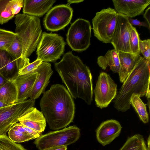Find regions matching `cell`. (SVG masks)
Returning a JSON list of instances; mask_svg holds the SVG:
<instances>
[{
	"instance_id": "6da1fadb",
	"label": "cell",
	"mask_w": 150,
	"mask_h": 150,
	"mask_svg": "<svg viewBox=\"0 0 150 150\" xmlns=\"http://www.w3.org/2000/svg\"><path fill=\"white\" fill-rule=\"evenodd\" d=\"M55 70L73 98H80L91 104L93 93V79L89 68L70 52L54 64Z\"/></svg>"
},
{
	"instance_id": "7a4b0ae2",
	"label": "cell",
	"mask_w": 150,
	"mask_h": 150,
	"mask_svg": "<svg viewBox=\"0 0 150 150\" xmlns=\"http://www.w3.org/2000/svg\"><path fill=\"white\" fill-rule=\"evenodd\" d=\"M40 105L51 129H62L73 122L75 104L73 98L63 85H52L43 93Z\"/></svg>"
},
{
	"instance_id": "3957f363",
	"label": "cell",
	"mask_w": 150,
	"mask_h": 150,
	"mask_svg": "<svg viewBox=\"0 0 150 150\" xmlns=\"http://www.w3.org/2000/svg\"><path fill=\"white\" fill-rule=\"evenodd\" d=\"M150 63L142 56L123 82L113 101L114 106L118 111L125 112L129 109L133 94L145 96L150 103Z\"/></svg>"
},
{
	"instance_id": "277c9868",
	"label": "cell",
	"mask_w": 150,
	"mask_h": 150,
	"mask_svg": "<svg viewBox=\"0 0 150 150\" xmlns=\"http://www.w3.org/2000/svg\"><path fill=\"white\" fill-rule=\"evenodd\" d=\"M14 23L15 33L22 44L21 59L24 62L35 50L41 38L40 19L36 16L19 13L16 16Z\"/></svg>"
},
{
	"instance_id": "5b68a950",
	"label": "cell",
	"mask_w": 150,
	"mask_h": 150,
	"mask_svg": "<svg viewBox=\"0 0 150 150\" xmlns=\"http://www.w3.org/2000/svg\"><path fill=\"white\" fill-rule=\"evenodd\" d=\"M80 136V129L74 125L41 135L34 143L38 150H46L56 146H67L75 142Z\"/></svg>"
},
{
	"instance_id": "8992f818",
	"label": "cell",
	"mask_w": 150,
	"mask_h": 150,
	"mask_svg": "<svg viewBox=\"0 0 150 150\" xmlns=\"http://www.w3.org/2000/svg\"><path fill=\"white\" fill-rule=\"evenodd\" d=\"M117 13L110 7L97 12L92 20L95 36L105 43H111L115 28Z\"/></svg>"
},
{
	"instance_id": "52a82bcc",
	"label": "cell",
	"mask_w": 150,
	"mask_h": 150,
	"mask_svg": "<svg viewBox=\"0 0 150 150\" xmlns=\"http://www.w3.org/2000/svg\"><path fill=\"white\" fill-rule=\"evenodd\" d=\"M66 45L61 36L43 32L37 46V59L47 62H55L63 54Z\"/></svg>"
},
{
	"instance_id": "ba28073f",
	"label": "cell",
	"mask_w": 150,
	"mask_h": 150,
	"mask_svg": "<svg viewBox=\"0 0 150 150\" xmlns=\"http://www.w3.org/2000/svg\"><path fill=\"white\" fill-rule=\"evenodd\" d=\"M91 26L88 20L78 18L71 25L67 35V41L72 50L83 51L91 44Z\"/></svg>"
},
{
	"instance_id": "9c48e42d",
	"label": "cell",
	"mask_w": 150,
	"mask_h": 150,
	"mask_svg": "<svg viewBox=\"0 0 150 150\" xmlns=\"http://www.w3.org/2000/svg\"><path fill=\"white\" fill-rule=\"evenodd\" d=\"M35 100L29 99L0 108V135L5 134L18 119L28 109L33 107Z\"/></svg>"
},
{
	"instance_id": "30bf717a",
	"label": "cell",
	"mask_w": 150,
	"mask_h": 150,
	"mask_svg": "<svg viewBox=\"0 0 150 150\" xmlns=\"http://www.w3.org/2000/svg\"><path fill=\"white\" fill-rule=\"evenodd\" d=\"M96 104L101 109L108 107L117 95V85L109 74L101 72L93 91Z\"/></svg>"
},
{
	"instance_id": "8fae6325",
	"label": "cell",
	"mask_w": 150,
	"mask_h": 150,
	"mask_svg": "<svg viewBox=\"0 0 150 150\" xmlns=\"http://www.w3.org/2000/svg\"><path fill=\"white\" fill-rule=\"evenodd\" d=\"M73 13L72 8L67 4L54 6L48 12L44 18L45 27L52 31L63 29L70 23Z\"/></svg>"
},
{
	"instance_id": "7c38bea8",
	"label": "cell",
	"mask_w": 150,
	"mask_h": 150,
	"mask_svg": "<svg viewBox=\"0 0 150 150\" xmlns=\"http://www.w3.org/2000/svg\"><path fill=\"white\" fill-rule=\"evenodd\" d=\"M132 26L129 21L128 17L117 13L115 27L111 42L117 53H131L129 37Z\"/></svg>"
},
{
	"instance_id": "4fadbf2b",
	"label": "cell",
	"mask_w": 150,
	"mask_h": 150,
	"mask_svg": "<svg viewBox=\"0 0 150 150\" xmlns=\"http://www.w3.org/2000/svg\"><path fill=\"white\" fill-rule=\"evenodd\" d=\"M35 71L37 76L29 95L30 99L34 100L45 92L53 73L51 64L45 62H42Z\"/></svg>"
},
{
	"instance_id": "5bb4252c",
	"label": "cell",
	"mask_w": 150,
	"mask_h": 150,
	"mask_svg": "<svg viewBox=\"0 0 150 150\" xmlns=\"http://www.w3.org/2000/svg\"><path fill=\"white\" fill-rule=\"evenodd\" d=\"M112 1L117 13L131 18L143 13L150 4V0H113Z\"/></svg>"
},
{
	"instance_id": "9a60e30c",
	"label": "cell",
	"mask_w": 150,
	"mask_h": 150,
	"mask_svg": "<svg viewBox=\"0 0 150 150\" xmlns=\"http://www.w3.org/2000/svg\"><path fill=\"white\" fill-rule=\"evenodd\" d=\"M122 129L120 123L117 120H106L102 122L97 129L96 139L103 146L106 145L119 135Z\"/></svg>"
},
{
	"instance_id": "2e32d148",
	"label": "cell",
	"mask_w": 150,
	"mask_h": 150,
	"mask_svg": "<svg viewBox=\"0 0 150 150\" xmlns=\"http://www.w3.org/2000/svg\"><path fill=\"white\" fill-rule=\"evenodd\" d=\"M18 120L23 125L40 134L44 131L46 125V120L42 112L34 107L26 110Z\"/></svg>"
},
{
	"instance_id": "e0dca14e",
	"label": "cell",
	"mask_w": 150,
	"mask_h": 150,
	"mask_svg": "<svg viewBox=\"0 0 150 150\" xmlns=\"http://www.w3.org/2000/svg\"><path fill=\"white\" fill-rule=\"evenodd\" d=\"M37 73L35 71L23 75H18L11 80L16 86L17 91L16 103L26 100L29 95L37 77Z\"/></svg>"
},
{
	"instance_id": "ac0fdd59",
	"label": "cell",
	"mask_w": 150,
	"mask_h": 150,
	"mask_svg": "<svg viewBox=\"0 0 150 150\" xmlns=\"http://www.w3.org/2000/svg\"><path fill=\"white\" fill-rule=\"evenodd\" d=\"M120 67L118 72L120 80L123 83L142 56L131 53L119 52Z\"/></svg>"
},
{
	"instance_id": "d6986e66",
	"label": "cell",
	"mask_w": 150,
	"mask_h": 150,
	"mask_svg": "<svg viewBox=\"0 0 150 150\" xmlns=\"http://www.w3.org/2000/svg\"><path fill=\"white\" fill-rule=\"evenodd\" d=\"M55 1L54 0H24L23 13L37 17L41 16L48 11Z\"/></svg>"
},
{
	"instance_id": "ffe728a7",
	"label": "cell",
	"mask_w": 150,
	"mask_h": 150,
	"mask_svg": "<svg viewBox=\"0 0 150 150\" xmlns=\"http://www.w3.org/2000/svg\"><path fill=\"white\" fill-rule=\"evenodd\" d=\"M97 63L103 69L105 70L109 67L114 73L119 71L120 64L118 53L114 49L109 50L104 55L98 57Z\"/></svg>"
},
{
	"instance_id": "44dd1931",
	"label": "cell",
	"mask_w": 150,
	"mask_h": 150,
	"mask_svg": "<svg viewBox=\"0 0 150 150\" xmlns=\"http://www.w3.org/2000/svg\"><path fill=\"white\" fill-rule=\"evenodd\" d=\"M17 95L16 88L11 80L8 81L0 88V100L8 105L16 103Z\"/></svg>"
},
{
	"instance_id": "7402d4cb",
	"label": "cell",
	"mask_w": 150,
	"mask_h": 150,
	"mask_svg": "<svg viewBox=\"0 0 150 150\" xmlns=\"http://www.w3.org/2000/svg\"><path fill=\"white\" fill-rule=\"evenodd\" d=\"M8 134L9 138L16 143H21L35 139L27 132L24 126L19 122L16 123L11 127L8 131Z\"/></svg>"
},
{
	"instance_id": "603a6c76",
	"label": "cell",
	"mask_w": 150,
	"mask_h": 150,
	"mask_svg": "<svg viewBox=\"0 0 150 150\" xmlns=\"http://www.w3.org/2000/svg\"><path fill=\"white\" fill-rule=\"evenodd\" d=\"M119 150H147L143 136L139 134L129 137Z\"/></svg>"
},
{
	"instance_id": "cb8c5ba5",
	"label": "cell",
	"mask_w": 150,
	"mask_h": 150,
	"mask_svg": "<svg viewBox=\"0 0 150 150\" xmlns=\"http://www.w3.org/2000/svg\"><path fill=\"white\" fill-rule=\"evenodd\" d=\"M19 69L17 62L10 55L4 67L0 69V74L7 80H11L18 75Z\"/></svg>"
},
{
	"instance_id": "d4e9b609",
	"label": "cell",
	"mask_w": 150,
	"mask_h": 150,
	"mask_svg": "<svg viewBox=\"0 0 150 150\" xmlns=\"http://www.w3.org/2000/svg\"><path fill=\"white\" fill-rule=\"evenodd\" d=\"M6 51L17 62L20 69L22 67L24 62L21 59L23 45L21 40L17 35Z\"/></svg>"
},
{
	"instance_id": "484cf974",
	"label": "cell",
	"mask_w": 150,
	"mask_h": 150,
	"mask_svg": "<svg viewBox=\"0 0 150 150\" xmlns=\"http://www.w3.org/2000/svg\"><path fill=\"white\" fill-rule=\"evenodd\" d=\"M130 104L135 110L140 120L144 123L148 122L149 117L146 105L138 95L133 94L130 99Z\"/></svg>"
},
{
	"instance_id": "4316f807",
	"label": "cell",
	"mask_w": 150,
	"mask_h": 150,
	"mask_svg": "<svg viewBox=\"0 0 150 150\" xmlns=\"http://www.w3.org/2000/svg\"><path fill=\"white\" fill-rule=\"evenodd\" d=\"M0 150H27L11 140L6 134L0 135Z\"/></svg>"
},
{
	"instance_id": "83f0119b",
	"label": "cell",
	"mask_w": 150,
	"mask_h": 150,
	"mask_svg": "<svg viewBox=\"0 0 150 150\" xmlns=\"http://www.w3.org/2000/svg\"><path fill=\"white\" fill-rule=\"evenodd\" d=\"M9 0H0V24L8 22L14 16L9 5Z\"/></svg>"
},
{
	"instance_id": "f1b7e54d",
	"label": "cell",
	"mask_w": 150,
	"mask_h": 150,
	"mask_svg": "<svg viewBox=\"0 0 150 150\" xmlns=\"http://www.w3.org/2000/svg\"><path fill=\"white\" fill-rule=\"evenodd\" d=\"M16 35L15 33L0 28V50H6Z\"/></svg>"
},
{
	"instance_id": "f546056e",
	"label": "cell",
	"mask_w": 150,
	"mask_h": 150,
	"mask_svg": "<svg viewBox=\"0 0 150 150\" xmlns=\"http://www.w3.org/2000/svg\"><path fill=\"white\" fill-rule=\"evenodd\" d=\"M140 39L138 33L136 28L132 25L129 37V45L131 53L137 54H141L139 45Z\"/></svg>"
},
{
	"instance_id": "4dcf8cb0",
	"label": "cell",
	"mask_w": 150,
	"mask_h": 150,
	"mask_svg": "<svg viewBox=\"0 0 150 150\" xmlns=\"http://www.w3.org/2000/svg\"><path fill=\"white\" fill-rule=\"evenodd\" d=\"M42 62L41 60L37 59L33 62L30 63L28 58L25 59L23 66L19 70L18 74L23 75L35 71Z\"/></svg>"
},
{
	"instance_id": "1f68e13d",
	"label": "cell",
	"mask_w": 150,
	"mask_h": 150,
	"mask_svg": "<svg viewBox=\"0 0 150 150\" xmlns=\"http://www.w3.org/2000/svg\"><path fill=\"white\" fill-rule=\"evenodd\" d=\"M139 49L140 52L147 60L150 61V40L149 39L139 40Z\"/></svg>"
},
{
	"instance_id": "d6a6232c",
	"label": "cell",
	"mask_w": 150,
	"mask_h": 150,
	"mask_svg": "<svg viewBox=\"0 0 150 150\" xmlns=\"http://www.w3.org/2000/svg\"><path fill=\"white\" fill-rule=\"evenodd\" d=\"M24 0H9V5L11 12L14 16L20 12L21 8L23 7Z\"/></svg>"
},
{
	"instance_id": "836d02e7",
	"label": "cell",
	"mask_w": 150,
	"mask_h": 150,
	"mask_svg": "<svg viewBox=\"0 0 150 150\" xmlns=\"http://www.w3.org/2000/svg\"><path fill=\"white\" fill-rule=\"evenodd\" d=\"M128 21L132 25L144 27L150 30V26L146 22L141 21L137 19L129 18H128Z\"/></svg>"
},
{
	"instance_id": "e575fe53",
	"label": "cell",
	"mask_w": 150,
	"mask_h": 150,
	"mask_svg": "<svg viewBox=\"0 0 150 150\" xmlns=\"http://www.w3.org/2000/svg\"><path fill=\"white\" fill-rule=\"evenodd\" d=\"M24 127L25 129L27 132L29 134L33 136L35 139H36L38 138L41 135V134L37 132L36 131L31 128L24 126Z\"/></svg>"
},
{
	"instance_id": "d590c367",
	"label": "cell",
	"mask_w": 150,
	"mask_h": 150,
	"mask_svg": "<svg viewBox=\"0 0 150 150\" xmlns=\"http://www.w3.org/2000/svg\"><path fill=\"white\" fill-rule=\"evenodd\" d=\"M143 17L146 20V22L150 26V7L149 6L145 11Z\"/></svg>"
},
{
	"instance_id": "8d00e7d4",
	"label": "cell",
	"mask_w": 150,
	"mask_h": 150,
	"mask_svg": "<svg viewBox=\"0 0 150 150\" xmlns=\"http://www.w3.org/2000/svg\"><path fill=\"white\" fill-rule=\"evenodd\" d=\"M67 146H60L52 147L46 150H67Z\"/></svg>"
},
{
	"instance_id": "74e56055",
	"label": "cell",
	"mask_w": 150,
	"mask_h": 150,
	"mask_svg": "<svg viewBox=\"0 0 150 150\" xmlns=\"http://www.w3.org/2000/svg\"><path fill=\"white\" fill-rule=\"evenodd\" d=\"M8 81L4 78L0 74V88Z\"/></svg>"
},
{
	"instance_id": "f35d334b",
	"label": "cell",
	"mask_w": 150,
	"mask_h": 150,
	"mask_svg": "<svg viewBox=\"0 0 150 150\" xmlns=\"http://www.w3.org/2000/svg\"><path fill=\"white\" fill-rule=\"evenodd\" d=\"M83 0H68L67 1V5H69L73 3H78L82 2L83 1Z\"/></svg>"
},
{
	"instance_id": "ab89813d",
	"label": "cell",
	"mask_w": 150,
	"mask_h": 150,
	"mask_svg": "<svg viewBox=\"0 0 150 150\" xmlns=\"http://www.w3.org/2000/svg\"><path fill=\"white\" fill-rule=\"evenodd\" d=\"M8 105L7 104L1 101L0 100V108H1L5 106H8Z\"/></svg>"
},
{
	"instance_id": "60d3db41",
	"label": "cell",
	"mask_w": 150,
	"mask_h": 150,
	"mask_svg": "<svg viewBox=\"0 0 150 150\" xmlns=\"http://www.w3.org/2000/svg\"><path fill=\"white\" fill-rule=\"evenodd\" d=\"M150 135L149 136L147 140V150H150Z\"/></svg>"
}]
</instances>
